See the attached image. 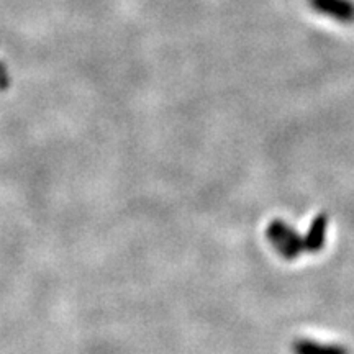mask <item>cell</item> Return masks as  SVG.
Returning a JSON list of instances; mask_svg holds the SVG:
<instances>
[{
    "instance_id": "cell-4",
    "label": "cell",
    "mask_w": 354,
    "mask_h": 354,
    "mask_svg": "<svg viewBox=\"0 0 354 354\" xmlns=\"http://www.w3.org/2000/svg\"><path fill=\"white\" fill-rule=\"evenodd\" d=\"M292 349H294V354H349L348 349L339 344L320 343L310 338L295 339Z\"/></svg>"
},
{
    "instance_id": "cell-1",
    "label": "cell",
    "mask_w": 354,
    "mask_h": 354,
    "mask_svg": "<svg viewBox=\"0 0 354 354\" xmlns=\"http://www.w3.org/2000/svg\"><path fill=\"white\" fill-rule=\"evenodd\" d=\"M266 236L274 250L287 261H294L307 253L305 234H300L284 220H272L266 230Z\"/></svg>"
},
{
    "instance_id": "cell-2",
    "label": "cell",
    "mask_w": 354,
    "mask_h": 354,
    "mask_svg": "<svg viewBox=\"0 0 354 354\" xmlns=\"http://www.w3.org/2000/svg\"><path fill=\"white\" fill-rule=\"evenodd\" d=\"M308 6L318 15L328 17L338 24H354V0H308Z\"/></svg>"
},
{
    "instance_id": "cell-3",
    "label": "cell",
    "mask_w": 354,
    "mask_h": 354,
    "mask_svg": "<svg viewBox=\"0 0 354 354\" xmlns=\"http://www.w3.org/2000/svg\"><path fill=\"white\" fill-rule=\"evenodd\" d=\"M328 215L320 214L312 220L307 234H305V245L307 253H320L326 241V230H328Z\"/></svg>"
}]
</instances>
